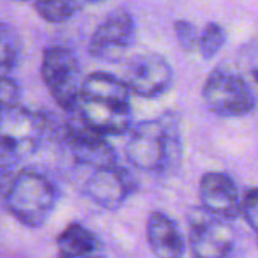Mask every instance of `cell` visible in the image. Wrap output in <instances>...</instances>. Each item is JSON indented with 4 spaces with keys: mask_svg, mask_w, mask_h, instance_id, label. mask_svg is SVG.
I'll list each match as a JSON object with an SVG mask.
<instances>
[{
    "mask_svg": "<svg viewBox=\"0 0 258 258\" xmlns=\"http://www.w3.org/2000/svg\"><path fill=\"white\" fill-rule=\"evenodd\" d=\"M124 78L110 73H90L83 78L78 104L73 113L85 127L103 137H120L133 127V106Z\"/></svg>",
    "mask_w": 258,
    "mask_h": 258,
    "instance_id": "6da1fadb",
    "label": "cell"
},
{
    "mask_svg": "<svg viewBox=\"0 0 258 258\" xmlns=\"http://www.w3.org/2000/svg\"><path fill=\"white\" fill-rule=\"evenodd\" d=\"M182 131L175 111L142 120L129 129L124 154L135 168L154 175H172L182 161Z\"/></svg>",
    "mask_w": 258,
    "mask_h": 258,
    "instance_id": "7a4b0ae2",
    "label": "cell"
},
{
    "mask_svg": "<svg viewBox=\"0 0 258 258\" xmlns=\"http://www.w3.org/2000/svg\"><path fill=\"white\" fill-rule=\"evenodd\" d=\"M8 212L27 228H39L50 219L58 202V187L44 172L22 168L4 197Z\"/></svg>",
    "mask_w": 258,
    "mask_h": 258,
    "instance_id": "3957f363",
    "label": "cell"
},
{
    "mask_svg": "<svg viewBox=\"0 0 258 258\" xmlns=\"http://www.w3.org/2000/svg\"><path fill=\"white\" fill-rule=\"evenodd\" d=\"M41 76L50 96L66 113H73L78 104L83 73L80 58L71 48L50 46L44 50Z\"/></svg>",
    "mask_w": 258,
    "mask_h": 258,
    "instance_id": "277c9868",
    "label": "cell"
},
{
    "mask_svg": "<svg viewBox=\"0 0 258 258\" xmlns=\"http://www.w3.org/2000/svg\"><path fill=\"white\" fill-rule=\"evenodd\" d=\"M202 99L209 111L225 118L246 117L253 113L258 103L256 96L239 71L226 68L214 69L207 76L202 90Z\"/></svg>",
    "mask_w": 258,
    "mask_h": 258,
    "instance_id": "5b68a950",
    "label": "cell"
},
{
    "mask_svg": "<svg viewBox=\"0 0 258 258\" xmlns=\"http://www.w3.org/2000/svg\"><path fill=\"white\" fill-rule=\"evenodd\" d=\"M55 131L57 125L46 111L16 104L0 115V140L11 145L23 159L36 154Z\"/></svg>",
    "mask_w": 258,
    "mask_h": 258,
    "instance_id": "8992f818",
    "label": "cell"
},
{
    "mask_svg": "<svg viewBox=\"0 0 258 258\" xmlns=\"http://www.w3.org/2000/svg\"><path fill=\"white\" fill-rule=\"evenodd\" d=\"M187 246L193 258H230L235 246V233L228 219L219 218L204 207L187 214Z\"/></svg>",
    "mask_w": 258,
    "mask_h": 258,
    "instance_id": "52a82bcc",
    "label": "cell"
},
{
    "mask_svg": "<svg viewBox=\"0 0 258 258\" xmlns=\"http://www.w3.org/2000/svg\"><path fill=\"white\" fill-rule=\"evenodd\" d=\"M137 39V23L125 9H113L97 25L89 41V53L101 62H118L127 55Z\"/></svg>",
    "mask_w": 258,
    "mask_h": 258,
    "instance_id": "ba28073f",
    "label": "cell"
},
{
    "mask_svg": "<svg viewBox=\"0 0 258 258\" xmlns=\"http://www.w3.org/2000/svg\"><path fill=\"white\" fill-rule=\"evenodd\" d=\"M68 115H73V120H66L58 133L75 163L92 170L117 165V152L110 142H106L103 135L85 127L75 113Z\"/></svg>",
    "mask_w": 258,
    "mask_h": 258,
    "instance_id": "9c48e42d",
    "label": "cell"
},
{
    "mask_svg": "<svg viewBox=\"0 0 258 258\" xmlns=\"http://www.w3.org/2000/svg\"><path fill=\"white\" fill-rule=\"evenodd\" d=\"M124 82L135 96L144 99H156L172 87L173 69L163 55L145 51L127 60Z\"/></svg>",
    "mask_w": 258,
    "mask_h": 258,
    "instance_id": "30bf717a",
    "label": "cell"
},
{
    "mask_svg": "<svg viewBox=\"0 0 258 258\" xmlns=\"http://www.w3.org/2000/svg\"><path fill=\"white\" fill-rule=\"evenodd\" d=\"M137 186L138 182L133 173L117 163L92 170L90 177L85 180L83 193L99 207L106 211H118L137 191Z\"/></svg>",
    "mask_w": 258,
    "mask_h": 258,
    "instance_id": "8fae6325",
    "label": "cell"
},
{
    "mask_svg": "<svg viewBox=\"0 0 258 258\" xmlns=\"http://www.w3.org/2000/svg\"><path fill=\"white\" fill-rule=\"evenodd\" d=\"M240 193L235 180L223 172H207L200 180V202L205 211L228 221L240 216Z\"/></svg>",
    "mask_w": 258,
    "mask_h": 258,
    "instance_id": "7c38bea8",
    "label": "cell"
},
{
    "mask_svg": "<svg viewBox=\"0 0 258 258\" xmlns=\"http://www.w3.org/2000/svg\"><path fill=\"white\" fill-rule=\"evenodd\" d=\"M145 237L156 258H184L187 251L186 237L177 223L161 211L151 212L145 226Z\"/></svg>",
    "mask_w": 258,
    "mask_h": 258,
    "instance_id": "4fadbf2b",
    "label": "cell"
},
{
    "mask_svg": "<svg viewBox=\"0 0 258 258\" xmlns=\"http://www.w3.org/2000/svg\"><path fill=\"white\" fill-rule=\"evenodd\" d=\"M57 247L58 258L82 256V254L104 251L99 237L92 230L83 226L82 223H71L66 226L60 235L57 237Z\"/></svg>",
    "mask_w": 258,
    "mask_h": 258,
    "instance_id": "5bb4252c",
    "label": "cell"
},
{
    "mask_svg": "<svg viewBox=\"0 0 258 258\" xmlns=\"http://www.w3.org/2000/svg\"><path fill=\"white\" fill-rule=\"evenodd\" d=\"M22 55V41L9 23L0 22V78L9 76L18 66Z\"/></svg>",
    "mask_w": 258,
    "mask_h": 258,
    "instance_id": "9a60e30c",
    "label": "cell"
},
{
    "mask_svg": "<svg viewBox=\"0 0 258 258\" xmlns=\"http://www.w3.org/2000/svg\"><path fill=\"white\" fill-rule=\"evenodd\" d=\"M36 13L48 23H66L80 13L83 0H32Z\"/></svg>",
    "mask_w": 258,
    "mask_h": 258,
    "instance_id": "2e32d148",
    "label": "cell"
},
{
    "mask_svg": "<svg viewBox=\"0 0 258 258\" xmlns=\"http://www.w3.org/2000/svg\"><path fill=\"white\" fill-rule=\"evenodd\" d=\"M237 68H239V75L246 80L258 99V37L251 39L239 50Z\"/></svg>",
    "mask_w": 258,
    "mask_h": 258,
    "instance_id": "e0dca14e",
    "label": "cell"
},
{
    "mask_svg": "<svg viewBox=\"0 0 258 258\" xmlns=\"http://www.w3.org/2000/svg\"><path fill=\"white\" fill-rule=\"evenodd\" d=\"M23 158L4 140H0V198L4 197L9 184L20 172V163Z\"/></svg>",
    "mask_w": 258,
    "mask_h": 258,
    "instance_id": "ac0fdd59",
    "label": "cell"
},
{
    "mask_svg": "<svg viewBox=\"0 0 258 258\" xmlns=\"http://www.w3.org/2000/svg\"><path fill=\"white\" fill-rule=\"evenodd\" d=\"M226 43V30L219 23L209 22L200 32L198 39V51L204 58H212L221 51V48Z\"/></svg>",
    "mask_w": 258,
    "mask_h": 258,
    "instance_id": "d6986e66",
    "label": "cell"
},
{
    "mask_svg": "<svg viewBox=\"0 0 258 258\" xmlns=\"http://www.w3.org/2000/svg\"><path fill=\"white\" fill-rule=\"evenodd\" d=\"M173 32H175V39L179 43L182 51H197L198 50V39H200V32L197 27L187 20H177L173 23Z\"/></svg>",
    "mask_w": 258,
    "mask_h": 258,
    "instance_id": "ffe728a7",
    "label": "cell"
},
{
    "mask_svg": "<svg viewBox=\"0 0 258 258\" xmlns=\"http://www.w3.org/2000/svg\"><path fill=\"white\" fill-rule=\"evenodd\" d=\"M22 99V87L16 80H13L11 76H4L0 78V115L6 110H9L11 106L20 104Z\"/></svg>",
    "mask_w": 258,
    "mask_h": 258,
    "instance_id": "44dd1931",
    "label": "cell"
},
{
    "mask_svg": "<svg viewBox=\"0 0 258 258\" xmlns=\"http://www.w3.org/2000/svg\"><path fill=\"white\" fill-rule=\"evenodd\" d=\"M240 214L246 223L258 232V187H251L240 198Z\"/></svg>",
    "mask_w": 258,
    "mask_h": 258,
    "instance_id": "7402d4cb",
    "label": "cell"
},
{
    "mask_svg": "<svg viewBox=\"0 0 258 258\" xmlns=\"http://www.w3.org/2000/svg\"><path fill=\"white\" fill-rule=\"evenodd\" d=\"M71 258H106V254H104V251H97V253L82 254V256H71Z\"/></svg>",
    "mask_w": 258,
    "mask_h": 258,
    "instance_id": "603a6c76",
    "label": "cell"
},
{
    "mask_svg": "<svg viewBox=\"0 0 258 258\" xmlns=\"http://www.w3.org/2000/svg\"><path fill=\"white\" fill-rule=\"evenodd\" d=\"M87 2H103V0H87Z\"/></svg>",
    "mask_w": 258,
    "mask_h": 258,
    "instance_id": "cb8c5ba5",
    "label": "cell"
},
{
    "mask_svg": "<svg viewBox=\"0 0 258 258\" xmlns=\"http://www.w3.org/2000/svg\"><path fill=\"white\" fill-rule=\"evenodd\" d=\"M25 2H32V0H25Z\"/></svg>",
    "mask_w": 258,
    "mask_h": 258,
    "instance_id": "d4e9b609",
    "label": "cell"
},
{
    "mask_svg": "<svg viewBox=\"0 0 258 258\" xmlns=\"http://www.w3.org/2000/svg\"><path fill=\"white\" fill-rule=\"evenodd\" d=\"M256 244H258V237H256Z\"/></svg>",
    "mask_w": 258,
    "mask_h": 258,
    "instance_id": "484cf974",
    "label": "cell"
}]
</instances>
